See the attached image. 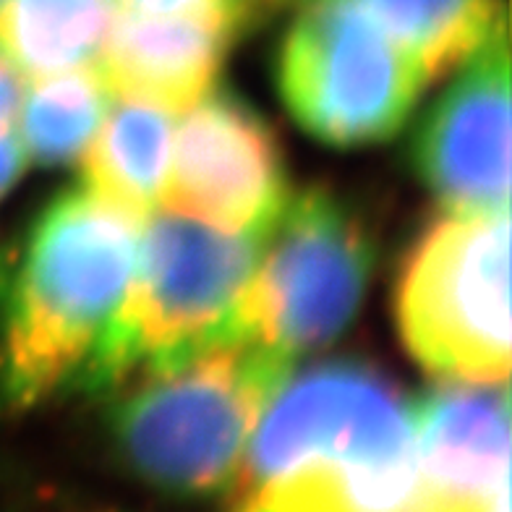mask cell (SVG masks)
<instances>
[{
  "mask_svg": "<svg viewBox=\"0 0 512 512\" xmlns=\"http://www.w3.org/2000/svg\"><path fill=\"white\" fill-rule=\"evenodd\" d=\"M424 507L439 512H510L507 382L437 387L413 408Z\"/></svg>",
  "mask_w": 512,
  "mask_h": 512,
  "instance_id": "10",
  "label": "cell"
},
{
  "mask_svg": "<svg viewBox=\"0 0 512 512\" xmlns=\"http://www.w3.org/2000/svg\"><path fill=\"white\" fill-rule=\"evenodd\" d=\"M256 3H259V8L262 6L277 8V6H288V3H298V0H256Z\"/></svg>",
  "mask_w": 512,
  "mask_h": 512,
  "instance_id": "19",
  "label": "cell"
},
{
  "mask_svg": "<svg viewBox=\"0 0 512 512\" xmlns=\"http://www.w3.org/2000/svg\"><path fill=\"white\" fill-rule=\"evenodd\" d=\"M288 366V358L241 330L136 366L105 392L115 447L157 489H225Z\"/></svg>",
  "mask_w": 512,
  "mask_h": 512,
  "instance_id": "2",
  "label": "cell"
},
{
  "mask_svg": "<svg viewBox=\"0 0 512 512\" xmlns=\"http://www.w3.org/2000/svg\"><path fill=\"white\" fill-rule=\"evenodd\" d=\"M126 11H142V14H160V11H181L196 6L204 0H115Z\"/></svg>",
  "mask_w": 512,
  "mask_h": 512,
  "instance_id": "18",
  "label": "cell"
},
{
  "mask_svg": "<svg viewBox=\"0 0 512 512\" xmlns=\"http://www.w3.org/2000/svg\"><path fill=\"white\" fill-rule=\"evenodd\" d=\"M115 0H6L0 53L24 76L92 66L113 27Z\"/></svg>",
  "mask_w": 512,
  "mask_h": 512,
  "instance_id": "13",
  "label": "cell"
},
{
  "mask_svg": "<svg viewBox=\"0 0 512 512\" xmlns=\"http://www.w3.org/2000/svg\"><path fill=\"white\" fill-rule=\"evenodd\" d=\"M285 202V162L270 123L225 89L191 102L162 204L220 228L267 233Z\"/></svg>",
  "mask_w": 512,
  "mask_h": 512,
  "instance_id": "8",
  "label": "cell"
},
{
  "mask_svg": "<svg viewBox=\"0 0 512 512\" xmlns=\"http://www.w3.org/2000/svg\"><path fill=\"white\" fill-rule=\"evenodd\" d=\"M421 512H439V510H429V507H424V510H421Z\"/></svg>",
  "mask_w": 512,
  "mask_h": 512,
  "instance_id": "20",
  "label": "cell"
},
{
  "mask_svg": "<svg viewBox=\"0 0 512 512\" xmlns=\"http://www.w3.org/2000/svg\"><path fill=\"white\" fill-rule=\"evenodd\" d=\"M27 165V152L21 144L16 123L0 121V199L11 191Z\"/></svg>",
  "mask_w": 512,
  "mask_h": 512,
  "instance_id": "16",
  "label": "cell"
},
{
  "mask_svg": "<svg viewBox=\"0 0 512 512\" xmlns=\"http://www.w3.org/2000/svg\"><path fill=\"white\" fill-rule=\"evenodd\" d=\"M256 11V0H204L160 14L121 8L100 53L110 95L189 108L212 89L230 45Z\"/></svg>",
  "mask_w": 512,
  "mask_h": 512,
  "instance_id": "11",
  "label": "cell"
},
{
  "mask_svg": "<svg viewBox=\"0 0 512 512\" xmlns=\"http://www.w3.org/2000/svg\"><path fill=\"white\" fill-rule=\"evenodd\" d=\"M262 243L264 233L220 228L178 209L149 212L126 298L84 390L105 395L136 366L238 330Z\"/></svg>",
  "mask_w": 512,
  "mask_h": 512,
  "instance_id": "3",
  "label": "cell"
},
{
  "mask_svg": "<svg viewBox=\"0 0 512 512\" xmlns=\"http://www.w3.org/2000/svg\"><path fill=\"white\" fill-rule=\"evenodd\" d=\"M371 264L374 241L356 209L332 191H304L264 233L238 330L288 361L322 348L351 324Z\"/></svg>",
  "mask_w": 512,
  "mask_h": 512,
  "instance_id": "5",
  "label": "cell"
},
{
  "mask_svg": "<svg viewBox=\"0 0 512 512\" xmlns=\"http://www.w3.org/2000/svg\"><path fill=\"white\" fill-rule=\"evenodd\" d=\"M421 181L452 212L510 209V45L507 24L463 61L413 142Z\"/></svg>",
  "mask_w": 512,
  "mask_h": 512,
  "instance_id": "9",
  "label": "cell"
},
{
  "mask_svg": "<svg viewBox=\"0 0 512 512\" xmlns=\"http://www.w3.org/2000/svg\"><path fill=\"white\" fill-rule=\"evenodd\" d=\"M364 6L424 81L458 66L507 24L502 0H364Z\"/></svg>",
  "mask_w": 512,
  "mask_h": 512,
  "instance_id": "14",
  "label": "cell"
},
{
  "mask_svg": "<svg viewBox=\"0 0 512 512\" xmlns=\"http://www.w3.org/2000/svg\"><path fill=\"white\" fill-rule=\"evenodd\" d=\"M416 455L413 408L382 371L356 361L283 379L256 421L233 484L267 481L304 460Z\"/></svg>",
  "mask_w": 512,
  "mask_h": 512,
  "instance_id": "7",
  "label": "cell"
},
{
  "mask_svg": "<svg viewBox=\"0 0 512 512\" xmlns=\"http://www.w3.org/2000/svg\"><path fill=\"white\" fill-rule=\"evenodd\" d=\"M21 97H24L21 74L8 63L6 55L0 53V121L16 123Z\"/></svg>",
  "mask_w": 512,
  "mask_h": 512,
  "instance_id": "17",
  "label": "cell"
},
{
  "mask_svg": "<svg viewBox=\"0 0 512 512\" xmlns=\"http://www.w3.org/2000/svg\"><path fill=\"white\" fill-rule=\"evenodd\" d=\"M173 113L136 95L108 102L95 139L84 149V186L134 217L155 212L168 183Z\"/></svg>",
  "mask_w": 512,
  "mask_h": 512,
  "instance_id": "12",
  "label": "cell"
},
{
  "mask_svg": "<svg viewBox=\"0 0 512 512\" xmlns=\"http://www.w3.org/2000/svg\"><path fill=\"white\" fill-rule=\"evenodd\" d=\"M108 97L110 89L100 68H71L37 79L21 97L16 118L27 157L40 165L79 160L95 139Z\"/></svg>",
  "mask_w": 512,
  "mask_h": 512,
  "instance_id": "15",
  "label": "cell"
},
{
  "mask_svg": "<svg viewBox=\"0 0 512 512\" xmlns=\"http://www.w3.org/2000/svg\"><path fill=\"white\" fill-rule=\"evenodd\" d=\"M398 324L439 377L507 382L510 209L452 212L426 230L400 275Z\"/></svg>",
  "mask_w": 512,
  "mask_h": 512,
  "instance_id": "4",
  "label": "cell"
},
{
  "mask_svg": "<svg viewBox=\"0 0 512 512\" xmlns=\"http://www.w3.org/2000/svg\"><path fill=\"white\" fill-rule=\"evenodd\" d=\"M3 3H6V0H0V8H3Z\"/></svg>",
  "mask_w": 512,
  "mask_h": 512,
  "instance_id": "21",
  "label": "cell"
},
{
  "mask_svg": "<svg viewBox=\"0 0 512 512\" xmlns=\"http://www.w3.org/2000/svg\"><path fill=\"white\" fill-rule=\"evenodd\" d=\"M277 84L319 142L361 147L403 126L426 81L364 0H311L285 37Z\"/></svg>",
  "mask_w": 512,
  "mask_h": 512,
  "instance_id": "6",
  "label": "cell"
},
{
  "mask_svg": "<svg viewBox=\"0 0 512 512\" xmlns=\"http://www.w3.org/2000/svg\"><path fill=\"white\" fill-rule=\"evenodd\" d=\"M139 217L87 186L42 209L0 296V411L84 390L134 275Z\"/></svg>",
  "mask_w": 512,
  "mask_h": 512,
  "instance_id": "1",
  "label": "cell"
}]
</instances>
